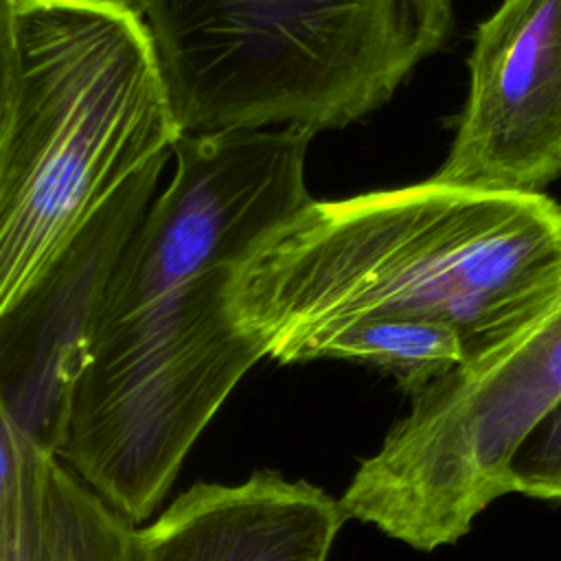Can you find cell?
Instances as JSON below:
<instances>
[{
	"mask_svg": "<svg viewBox=\"0 0 561 561\" xmlns=\"http://www.w3.org/2000/svg\"><path fill=\"white\" fill-rule=\"evenodd\" d=\"M300 127L182 136L175 173L129 234L90 318L57 460L145 522L267 348L237 318L252 248L311 202Z\"/></svg>",
	"mask_w": 561,
	"mask_h": 561,
	"instance_id": "6da1fadb",
	"label": "cell"
},
{
	"mask_svg": "<svg viewBox=\"0 0 561 561\" xmlns=\"http://www.w3.org/2000/svg\"><path fill=\"white\" fill-rule=\"evenodd\" d=\"M561 296V204L427 180L351 199L309 202L241 263L232 307L267 357L362 318L451 327L476 359Z\"/></svg>",
	"mask_w": 561,
	"mask_h": 561,
	"instance_id": "7a4b0ae2",
	"label": "cell"
},
{
	"mask_svg": "<svg viewBox=\"0 0 561 561\" xmlns=\"http://www.w3.org/2000/svg\"><path fill=\"white\" fill-rule=\"evenodd\" d=\"M0 309L184 136L129 0H2Z\"/></svg>",
	"mask_w": 561,
	"mask_h": 561,
	"instance_id": "3957f363",
	"label": "cell"
},
{
	"mask_svg": "<svg viewBox=\"0 0 561 561\" xmlns=\"http://www.w3.org/2000/svg\"><path fill=\"white\" fill-rule=\"evenodd\" d=\"M186 136L344 127L445 42L454 0H129Z\"/></svg>",
	"mask_w": 561,
	"mask_h": 561,
	"instance_id": "277c9868",
	"label": "cell"
},
{
	"mask_svg": "<svg viewBox=\"0 0 561 561\" xmlns=\"http://www.w3.org/2000/svg\"><path fill=\"white\" fill-rule=\"evenodd\" d=\"M340 497L348 517L421 552L456 543L511 493V462L561 403V296L486 355L410 397Z\"/></svg>",
	"mask_w": 561,
	"mask_h": 561,
	"instance_id": "5b68a950",
	"label": "cell"
},
{
	"mask_svg": "<svg viewBox=\"0 0 561 561\" xmlns=\"http://www.w3.org/2000/svg\"><path fill=\"white\" fill-rule=\"evenodd\" d=\"M561 175V0H502L476 28L469 94L434 180L543 193Z\"/></svg>",
	"mask_w": 561,
	"mask_h": 561,
	"instance_id": "8992f818",
	"label": "cell"
},
{
	"mask_svg": "<svg viewBox=\"0 0 561 561\" xmlns=\"http://www.w3.org/2000/svg\"><path fill=\"white\" fill-rule=\"evenodd\" d=\"M167 160L138 171L35 283L0 309V416L53 456L103 283L153 202Z\"/></svg>",
	"mask_w": 561,
	"mask_h": 561,
	"instance_id": "52a82bcc",
	"label": "cell"
},
{
	"mask_svg": "<svg viewBox=\"0 0 561 561\" xmlns=\"http://www.w3.org/2000/svg\"><path fill=\"white\" fill-rule=\"evenodd\" d=\"M348 513L307 480L197 482L131 533V561H327Z\"/></svg>",
	"mask_w": 561,
	"mask_h": 561,
	"instance_id": "ba28073f",
	"label": "cell"
},
{
	"mask_svg": "<svg viewBox=\"0 0 561 561\" xmlns=\"http://www.w3.org/2000/svg\"><path fill=\"white\" fill-rule=\"evenodd\" d=\"M353 359L390 373L410 397L465 359L458 333L419 318H362L316 333L294 355L307 359Z\"/></svg>",
	"mask_w": 561,
	"mask_h": 561,
	"instance_id": "9c48e42d",
	"label": "cell"
},
{
	"mask_svg": "<svg viewBox=\"0 0 561 561\" xmlns=\"http://www.w3.org/2000/svg\"><path fill=\"white\" fill-rule=\"evenodd\" d=\"M55 460L0 416V561H53L48 491Z\"/></svg>",
	"mask_w": 561,
	"mask_h": 561,
	"instance_id": "30bf717a",
	"label": "cell"
},
{
	"mask_svg": "<svg viewBox=\"0 0 561 561\" xmlns=\"http://www.w3.org/2000/svg\"><path fill=\"white\" fill-rule=\"evenodd\" d=\"M48 530L53 561H131L134 524L59 460L50 473Z\"/></svg>",
	"mask_w": 561,
	"mask_h": 561,
	"instance_id": "8fae6325",
	"label": "cell"
},
{
	"mask_svg": "<svg viewBox=\"0 0 561 561\" xmlns=\"http://www.w3.org/2000/svg\"><path fill=\"white\" fill-rule=\"evenodd\" d=\"M511 493L561 502V403L517 449L511 462Z\"/></svg>",
	"mask_w": 561,
	"mask_h": 561,
	"instance_id": "7c38bea8",
	"label": "cell"
}]
</instances>
